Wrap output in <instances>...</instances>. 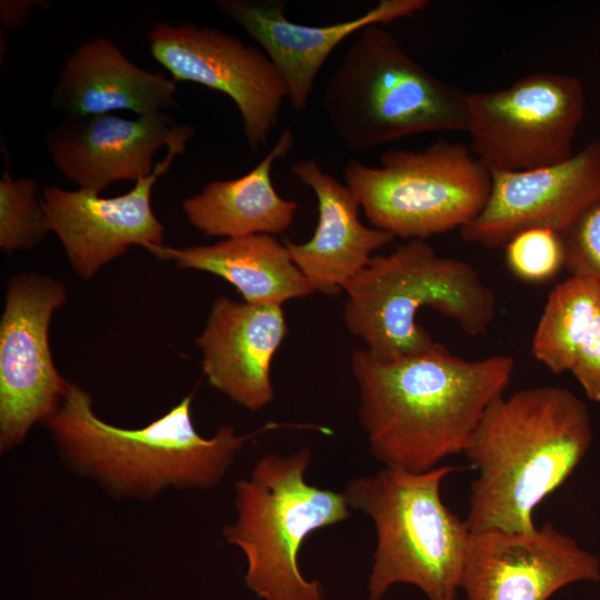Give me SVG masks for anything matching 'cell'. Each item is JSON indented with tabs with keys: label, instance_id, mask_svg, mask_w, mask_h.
Wrapping results in <instances>:
<instances>
[{
	"label": "cell",
	"instance_id": "6",
	"mask_svg": "<svg viewBox=\"0 0 600 600\" xmlns=\"http://www.w3.org/2000/svg\"><path fill=\"white\" fill-rule=\"evenodd\" d=\"M454 470L384 467L347 482L350 509L367 514L376 528L370 600H381L396 583L419 588L428 600L457 599L471 531L441 498V483Z\"/></svg>",
	"mask_w": 600,
	"mask_h": 600
},
{
	"label": "cell",
	"instance_id": "12",
	"mask_svg": "<svg viewBox=\"0 0 600 600\" xmlns=\"http://www.w3.org/2000/svg\"><path fill=\"white\" fill-rule=\"evenodd\" d=\"M580 581H600V560L546 521L531 532L471 531L460 589L468 600H548Z\"/></svg>",
	"mask_w": 600,
	"mask_h": 600
},
{
	"label": "cell",
	"instance_id": "11",
	"mask_svg": "<svg viewBox=\"0 0 600 600\" xmlns=\"http://www.w3.org/2000/svg\"><path fill=\"white\" fill-rule=\"evenodd\" d=\"M148 41L152 58L176 82L198 83L233 101L251 150L258 151L267 144L288 91L258 46L224 30L191 22L157 23Z\"/></svg>",
	"mask_w": 600,
	"mask_h": 600
},
{
	"label": "cell",
	"instance_id": "1",
	"mask_svg": "<svg viewBox=\"0 0 600 600\" xmlns=\"http://www.w3.org/2000/svg\"><path fill=\"white\" fill-rule=\"evenodd\" d=\"M516 361L497 354L466 360L443 344L392 359L351 354L358 420L384 467L424 472L463 453L488 406L508 387Z\"/></svg>",
	"mask_w": 600,
	"mask_h": 600
},
{
	"label": "cell",
	"instance_id": "9",
	"mask_svg": "<svg viewBox=\"0 0 600 600\" xmlns=\"http://www.w3.org/2000/svg\"><path fill=\"white\" fill-rule=\"evenodd\" d=\"M470 150L492 172L524 171L573 156L586 94L571 74L537 72L509 87L469 92Z\"/></svg>",
	"mask_w": 600,
	"mask_h": 600
},
{
	"label": "cell",
	"instance_id": "21",
	"mask_svg": "<svg viewBox=\"0 0 600 600\" xmlns=\"http://www.w3.org/2000/svg\"><path fill=\"white\" fill-rule=\"evenodd\" d=\"M149 252L180 268L221 277L240 292L244 302L252 304L282 307L286 301L318 292L294 264L286 244L272 234L228 238L184 248L160 244Z\"/></svg>",
	"mask_w": 600,
	"mask_h": 600
},
{
	"label": "cell",
	"instance_id": "23",
	"mask_svg": "<svg viewBox=\"0 0 600 600\" xmlns=\"http://www.w3.org/2000/svg\"><path fill=\"white\" fill-rule=\"evenodd\" d=\"M38 181L13 179L8 170L0 179V248L4 252L30 249L49 232L40 198Z\"/></svg>",
	"mask_w": 600,
	"mask_h": 600
},
{
	"label": "cell",
	"instance_id": "26",
	"mask_svg": "<svg viewBox=\"0 0 600 600\" xmlns=\"http://www.w3.org/2000/svg\"><path fill=\"white\" fill-rule=\"evenodd\" d=\"M41 1L30 0H2L0 2V22L4 28L21 26L31 14L34 7H40Z\"/></svg>",
	"mask_w": 600,
	"mask_h": 600
},
{
	"label": "cell",
	"instance_id": "4",
	"mask_svg": "<svg viewBox=\"0 0 600 600\" xmlns=\"http://www.w3.org/2000/svg\"><path fill=\"white\" fill-rule=\"evenodd\" d=\"M468 96L427 70L383 26L372 24L324 82L321 108L341 144L360 152L418 133L467 132Z\"/></svg>",
	"mask_w": 600,
	"mask_h": 600
},
{
	"label": "cell",
	"instance_id": "20",
	"mask_svg": "<svg viewBox=\"0 0 600 600\" xmlns=\"http://www.w3.org/2000/svg\"><path fill=\"white\" fill-rule=\"evenodd\" d=\"M294 144L287 126L266 157L250 171L229 180H213L182 201L188 221L210 237L280 234L294 220L297 202L281 197L272 181L274 162Z\"/></svg>",
	"mask_w": 600,
	"mask_h": 600
},
{
	"label": "cell",
	"instance_id": "24",
	"mask_svg": "<svg viewBox=\"0 0 600 600\" xmlns=\"http://www.w3.org/2000/svg\"><path fill=\"white\" fill-rule=\"evenodd\" d=\"M504 259L508 269L521 281L547 282L564 269L562 238L544 228L521 231L504 244Z\"/></svg>",
	"mask_w": 600,
	"mask_h": 600
},
{
	"label": "cell",
	"instance_id": "25",
	"mask_svg": "<svg viewBox=\"0 0 600 600\" xmlns=\"http://www.w3.org/2000/svg\"><path fill=\"white\" fill-rule=\"evenodd\" d=\"M561 238L564 251L563 268L569 276L600 280V204L588 211Z\"/></svg>",
	"mask_w": 600,
	"mask_h": 600
},
{
	"label": "cell",
	"instance_id": "18",
	"mask_svg": "<svg viewBox=\"0 0 600 600\" xmlns=\"http://www.w3.org/2000/svg\"><path fill=\"white\" fill-rule=\"evenodd\" d=\"M291 173L314 193L318 222L302 243L286 240L289 254L318 292L338 294L394 237L359 219L360 202L352 189L312 159L294 162Z\"/></svg>",
	"mask_w": 600,
	"mask_h": 600
},
{
	"label": "cell",
	"instance_id": "7",
	"mask_svg": "<svg viewBox=\"0 0 600 600\" xmlns=\"http://www.w3.org/2000/svg\"><path fill=\"white\" fill-rule=\"evenodd\" d=\"M311 459L308 448L264 454L234 484L237 517L222 536L244 554L246 586L262 600H324L319 581L301 573L299 553L311 533L344 521L350 507L343 492L306 481Z\"/></svg>",
	"mask_w": 600,
	"mask_h": 600
},
{
	"label": "cell",
	"instance_id": "14",
	"mask_svg": "<svg viewBox=\"0 0 600 600\" xmlns=\"http://www.w3.org/2000/svg\"><path fill=\"white\" fill-rule=\"evenodd\" d=\"M188 141L173 142L152 173L121 196L104 198L94 191L52 184L42 188L40 202L47 227L57 234L71 267L82 279H90L132 246L149 251L162 244L164 229L151 207L152 188Z\"/></svg>",
	"mask_w": 600,
	"mask_h": 600
},
{
	"label": "cell",
	"instance_id": "13",
	"mask_svg": "<svg viewBox=\"0 0 600 600\" xmlns=\"http://www.w3.org/2000/svg\"><path fill=\"white\" fill-rule=\"evenodd\" d=\"M491 174L483 210L460 229L464 241L497 248L533 228L563 236L600 204V141L556 164Z\"/></svg>",
	"mask_w": 600,
	"mask_h": 600
},
{
	"label": "cell",
	"instance_id": "15",
	"mask_svg": "<svg viewBox=\"0 0 600 600\" xmlns=\"http://www.w3.org/2000/svg\"><path fill=\"white\" fill-rule=\"evenodd\" d=\"M194 129L167 112L134 119L100 114L66 118L46 136L53 166L79 189L100 192L108 186L138 180L154 170L153 158L173 142L191 140Z\"/></svg>",
	"mask_w": 600,
	"mask_h": 600
},
{
	"label": "cell",
	"instance_id": "22",
	"mask_svg": "<svg viewBox=\"0 0 600 600\" xmlns=\"http://www.w3.org/2000/svg\"><path fill=\"white\" fill-rule=\"evenodd\" d=\"M531 353L550 372H570L600 402V280L569 276L548 296Z\"/></svg>",
	"mask_w": 600,
	"mask_h": 600
},
{
	"label": "cell",
	"instance_id": "19",
	"mask_svg": "<svg viewBox=\"0 0 600 600\" xmlns=\"http://www.w3.org/2000/svg\"><path fill=\"white\" fill-rule=\"evenodd\" d=\"M176 81L144 70L111 40L82 42L64 61L51 96L52 107L67 118L129 110L138 116L166 112L177 106Z\"/></svg>",
	"mask_w": 600,
	"mask_h": 600
},
{
	"label": "cell",
	"instance_id": "5",
	"mask_svg": "<svg viewBox=\"0 0 600 600\" xmlns=\"http://www.w3.org/2000/svg\"><path fill=\"white\" fill-rule=\"evenodd\" d=\"M343 290L346 328L382 359L416 353L437 342L417 322L422 308L451 319L472 337L486 333L496 317V296L480 273L466 261L439 256L420 239L373 256Z\"/></svg>",
	"mask_w": 600,
	"mask_h": 600
},
{
	"label": "cell",
	"instance_id": "17",
	"mask_svg": "<svg viewBox=\"0 0 600 600\" xmlns=\"http://www.w3.org/2000/svg\"><path fill=\"white\" fill-rule=\"evenodd\" d=\"M287 332L281 306L217 298L197 339L208 382L250 411L263 409L274 398L271 363Z\"/></svg>",
	"mask_w": 600,
	"mask_h": 600
},
{
	"label": "cell",
	"instance_id": "8",
	"mask_svg": "<svg viewBox=\"0 0 600 600\" xmlns=\"http://www.w3.org/2000/svg\"><path fill=\"white\" fill-rule=\"evenodd\" d=\"M344 182L371 226L407 240L461 229L483 210L492 174L462 143L389 149L378 166L351 159Z\"/></svg>",
	"mask_w": 600,
	"mask_h": 600
},
{
	"label": "cell",
	"instance_id": "16",
	"mask_svg": "<svg viewBox=\"0 0 600 600\" xmlns=\"http://www.w3.org/2000/svg\"><path fill=\"white\" fill-rule=\"evenodd\" d=\"M428 6L427 0H380L353 19L310 26L289 20L283 0L216 1L221 14L253 39L272 62L298 112L307 107L322 66L341 42L369 26L414 16Z\"/></svg>",
	"mask_w": 600,
	"mask_h": 600
},
{
	"label": "cell",
	"instance_id": "10",
	"mask_svg": "<svg viewBox=\"0 0 600 600\" xmlns=\"http://www.w3.org/2000/svg\"><path fill=\"white\" fill-rule=\"evenodd\" d=\"M67 301L63 284L34 272L10 281L0 322V451L26 440L62 402L70 384L49 344L51 317Z\"/></svg>",
	"mask_w": 600,
	"mask_h": 600
},
{
	"label": "cell",
	"instance_id": "3",
	"mask_svg": "<svg viewBox=\"0 0 600 600\" xmlns=\"http://www.w3.org/2000/svg\"><path fill=\"white\" fill-rule=\"evenodd\" d=\"M193 394L138 429L101 420L91 396L71 383L59 408L42 423L61 461L73 473L99 484L118 500L149 501L173 490H210L224 478L244 444L256 436L282 427L268 422L248 434L232 426L204 438L194 428Z\"/></svg>",
	"mask_w": 600,
	"mask_h": 600
},
{
	"label": "cell",
	"instance_id": "2",
	"mask_svg": "<svg viewBox=\"0 0 600 600\" xmlns=\"http://www.w3.org/2000/svg\"><path fill=\"white\" fill-rule=\"evenodd\" d=\"M593 439L586 403L571 390L539 386L497 397L463 451L478 471L470 531L531 532L536 508L577 469Z\"/></svg>",
	"mask_w": 600,
	"mask_h": 600
}]
</instances>
